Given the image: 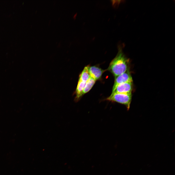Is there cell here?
Returning a JSON list of instances; mask_svg holds the SVG:
<instances>
[{
  "label": "cell",
  "mask_w": 175,
  "mask_h": 175,
  "mask_svg": "<svg viewBox=\"0 0 175 175\" xmlns=\"http://www.w3.org/2000/svg\"><path fill=\"white\" fill-rule=\"evenodd\" d=\"M128 60L120 50L111 61L108 70L115 76L125 72L128 69Z\"/></svg>",
  "instance_id": "6da1fadb"
},
{
  "label": "cell",
  "mask_w": 175,
  "mask_h": 175,
  "mask_svg": "<svg viewBox=\"0 0 175 175\" xmlns=\"http://www.w3.org/2000/svg\"><path fill=\"white\" fill-rule=\"evenodd\" d=\"M131 98V93H112L105 100L124 105L128 110L130 107Z\"/></svg>",
  "instance_id": "7a4b0ae2"
},
{
  "label": "cell",
  "mask_w": 175,
  "mask_h": 175,
  "mask_svg": "<svg viewBox=\"0 0 175 175\" xmlns=\"http://www.w3.org/2000/svg\"><path fill=\"white\" fill-rule=\"evenodd\" d=\"M132 77L128 69L125 72L115 77L112 90L120 84L128 82H132Z\"/></svg>",
  "instance_id": "3957f363"
},
{
  "label": "cell",
  "mask_w": 175,
  "mask_h": 175,
  "mask_svg": "<svg viewBox=\"0 0 175 175\" xmlns=\"http://www.w3.org/2000/svg\"><path fill=\"white\" fill-rule=\"evenodd\" d=\"M132 82H126L120 84L112 90V93H131Z\"/></svg>",
  "instance_id": "277c9868"
},
{
  "label": "cell",
  "mask_w": 175,
  "mask_h": 175,
  "mask_svg": "<svg viewBox=\"0 0 175 175\" xmlns=\"http://www.w3.org/2000/svg\"><path fill=\"white\" fill-rule=\"evenodd\" d=\"M90 77L95 80L100 79L105 70L96 66L88 67Z\"/></svg>",
  "instance_id": "5b68a950"
},
{
  "label": "cell",
  "mask_w": 175,
  "mask_h": 175,
  "mask_svg": "<svg viewBox=\"0 0 175 175\" xmlns=\"http://www.w3.org/2000/svg\"><path fill=\"white\" fill-rule=\"evenodd\" d=\"M86 82L79 80L77 86L75 91L76 96L75 100L77 101L83 96V92Z\"/></svg>",
  "instance_id": "8992f818"
},
{
  "label": "cell",
  "mask_w": 175,
  "mask_h": 175,
  "mask_svg": "<svg viewBox=\"0 0 175 175\" xmlns=\"http://www.w3.org/2000/svg\"><path fill=\"white\" fill-rule=\"evenodd\" d=\"M88 66L85 67L79 76V80L86 82L90 78L88 70Z\"/></svg>",
  "instance_id": "52a82bcc"
},
{
  "label": "cell",
  "mask_w": 175,
  "mask_h": 175,
  "mask_svg": "<svg viewBox=\"0 0 175 175\" xmlns=\"http://www.w3.org/2000/svg\"><path fill=\"white\" fill-rule=\"evenodd\" d=\"M96 80L90 77L86 82L83 92V95L88 92L94 85Z\"/></svg>",
  "instance_id": "ba28073f"
},
{
  "label": "cell",
  "mask_w": 175,
  "mask_h": 175,
  "mask_svg": "<svg viewBox=\"0 0 175 175\" xmlns=\"http://www.w3.org/2000/svg\"><path fill=\"white\" fill-rule=\"evenodd\" d=\"M121 1L120 0H112L113 5L114 7H117L120 3Z\"/></svg>",
  "instance_id": "9c48e42d"
}]
</instances>
